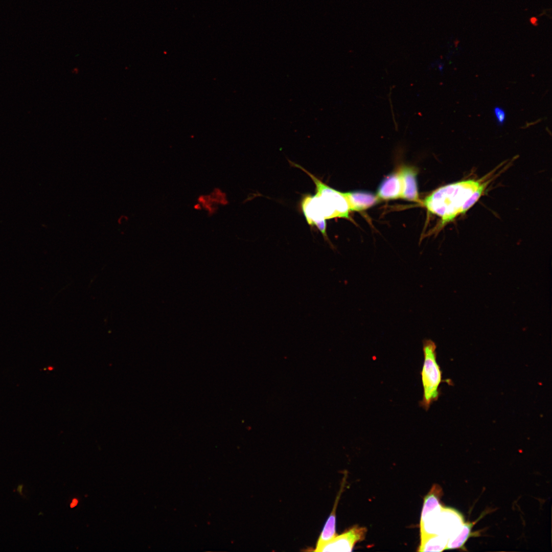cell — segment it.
<instances>
[{
	"instance_id": "cell-1",
	"label": "cell",
	"mask_w": 552,
	"mask_h": 552,
	"mask_svg": "<svg viewBox=\"0 0 552 552\" xmlns=\"http://www.w3.org/2000/svg\"><path fill=\"white\" fill-rule=\"evenodd\" d=\"M488 177L462 180L441 187L427 196L423 204L429 212L441 218L442 227L457 216L465 213L478 201L491 181Z\"/></svg>"
},
{
	"instance_id": "cell-2",
	"label": "cell",
	"mask_w": 552,
	"mask_h": 552,
	"mask_svg": "<svg viewBox=\"0 0 552 552\" xmlns=\"http://www.w3.org/2000/svg\"><path fill=\"white\" fill-rule=\"evenodd\" d=\"M436 346L431 339L423 341L424 361L420 374L423 394L419 405L425 410L436 401L440 395L439 386L442 382V372L436 361Z\"/></svg>"
},
{
	"instance_id": "cell-3",
	"label": "cell",
	"mask_w": 552,
	"mask_h": 552,
	"mask_svg": "<svg viewBox=\"0 0 552 552\" xmlns=\"http://www.w3.org/2000/svg\"><path fill=\"white\" fill-rule=\"evenodd\" d=\"M302 208L308 224L316 226L325 240L333 247L327 236L326 211L320 196L316 194L313 196L306 195L302 200Z\"/></svg>"
},
{
	"instance_id": "cell-4",
	"label": "cell",
	"mask_w": 552,
	"mask_h": 552,
	"mask_svg": "<svg viewBox=\"0 0 552 552\" xmlns=\"http://www.w3.org/2000/svg\"><path fill=\"white\" fill-rule=\"evenodd\" d=\"M367 530L358 525L349 528L320 546L315 551H351L355 544L364 539Z\"/></svg>"
},
{
	"instance_id": "cell-5",
	"label": "cell",
	"mask_w": 552,
	"mask_h": 552,
	"mask_svg": "<svg viewBox=\"0 0 552 552\" xmlns=\"http://www.w3.org/2000/svg\"><path fill=\"white\" fill-rule=\"evenodd\" d=\"M402 181V193L401 198L405 200L420 202L418 190L416 170L409 167L401 168L399 171Z\"/></svg>"
},
{
	"instance_id": "cell-6",
	"label": "cell",
	"mask_w": 552,
	"mask_h": 552,
	"mask_svg": "<svg viewBox=\"0 0 552 552\" xmlns=\"http://www.w3.org/2000/svg\"><path fill=\"white\" fill-rule=\"evenodd\" d=\"M402 181L399 172L392 173L381 182L377 196L380 199L391 200L401 198Z\"/></svg>"
},
{
	"instance_id": "cell-7",
	"label": "cell",
	"mask_w": 552,
	"mask_h": 552,
	"mask_svg": "<svg viewBox=\"0 0 552 552\" xmlns=\"http://www.w3.org/2000/svg\"><path fill=\"white\" fill-rule=\"evenodd\" d=\"M350 210L361 211L377 204L380 200L377 195L365 191H356L344 193Z\"/></svg>"
},
{
	"instance_id": "cell-8",
	"label": "cell",
	"mask_w": 552,
	"mask_h": 552,
	"mask_svg": "<svg viewBox=\"0 0 552 552\" xmlns=\"http://www.w3.org/2000/svg\"><path fill=\"white\" fill-rule=\"evenodd\" d=\"M341 490L339 492V494L337 496L336 499V502L334 504V508L332 511L331 514L326 521L324 528L319 535L318 539L317 540L315 549L314 551H316L320 546L325 544L333 538L336 535V509L338 501L339 499Z\"/></svg>"
},
{
	"instance_id": "cell-9",
	"label": "cell",
	"mask_w": 552,
	"mask_h": 552,
	"mask_svg": "<svg viewBox=\"0 0 552 552\" xmlns=\"http://www.w3.org/2000/svg\"><path fill=\"white\" fill-rule=\"evenodd\" d=\"M447 541L437 534L428 535L421 537L419 551H441L445 549Z\"/></svg>"
},
{
	"instance_id": "cell-10",
	"label": "cell",
	"mask_w": 552,
	"mask_h": 552,
	"mask_svg": "<svg viewBox=\"0 0 552 552\" xmlns=\"http://www.w3.org/2000/svg\"><path fill=\"white\" fill-rule=\"evenodd\" d=\"M441 492V489L439 486H434L431 488L429 493L424 498L421 518H423L428 513L442 507L440 502Z\"/></svg>"
},
{
	"instance_id": "cell-11",
	"label": "cell",
	"mask_w": 552,
	"mask_h": 552,
	"mask_svg": "<svg viewBox=\"0 0 552 552\" xmlns=\"http://www.w3.org/2000/svg\"><path fill=\"white\" fill-rule=\"evenodd\" d=\"M473 525L471 522L464 523L457 535L447 541L445 549L462 548L470 537Z\"/></svg>"
},
{
	"instance_id": "cell-12",
	"label": "cell",
	"mask_w": 552,
	"mask_h": 552,
	"mask_svg": "<svg viewBox=\"0 0 552 552\" xmlns=\"http://www.w3.org/2000/svg\"><path fill=\"white\" fill-rule=\"evenodd\" d=\"M493 113L497 124L502 126L506 120V113L504 110L501 107L496 106L494 108Z\"/></svg>"
},
{
	"instance_id": "cell-13",
	"label": "cell",
	"mask_w": 552,
	"mask_h": 552,
	"mask_svg": "<svg viewBox=\"0 0 552 552\" xmlns=\"http://www.w3.org/2000/svg\"><path fill=\"white\" fill-rule=\"evenodd\" d=\"M530 21L532 25L534 26L538 24V19L536 17H532L530 19Z\"/></svg>"
},
{
	"instance_id": "cell-14",
	"label": "cell",
	"mask_w": 552,
	"mask_h": 552,
	"mask_svg": "<svg viewBox=\"0 0 552 552\" xmlns=\"http://www.w3.org/2000/svg\"><path fill=\"white\" fill-rule=\"evenodd\" d=\"M23 487H24V485H22V484H20V485H18V486L17 487V491L18 492H19V493L20 494V495H21L22 496L25 497V496L23 495L22 493V489Z\"/></svg>"
},
{
	"instance_id": "cell-15",
	"label": "cell",
	"mask_w": 552,
	"mask_h": 552,
	"mask_svg": "<svg viewBox=\"0 0 552 552\" xmlns=\"http://www.w3.org/2000/svg\"><path fill=\"white\" fill-rule=\"evenodd\" d=\"M77 503H78V500L77 499H73L72 502L71 503V508L75 507L77 505Z\"/></svg>"
}]
</instances>
